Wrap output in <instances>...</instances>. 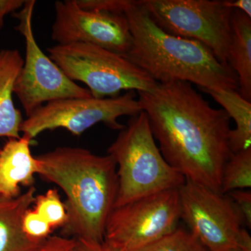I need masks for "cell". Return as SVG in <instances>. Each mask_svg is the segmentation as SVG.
Returning a JSON list of instances; mask_svg holds the SVG:
<instances>
[{
  "instance_id": "obj_9",
  "label": "cell",
  "mask_w": 251,
  "mask_h": 251,
  "mask_svg": "<svg viewBox=\"0 0 251 251\" xmlns=\"http://www.w3.org/2000/svg\"><path fill=\"white\" fill-rule=\"evenodd\" d=\"M36 1L25 0L13 14L18 21L16 29L25 41V57L16 81L14 94L27 117L44 103L68 98L92 97L87 88L71 80L38 45L32 28Z\"/></svg>"
},
{
  "instance_id": "obj_13",
  "label": "cell",
  "mask_w": 251,
  "mask_h": 251,
  "mask_svg": "<svg viewBox=\"0 0 251 251\" xmlns=\"http://www.w3.org/2000/svg\"><path fill=\"white\" fill-rule=\"evenodd\" d=\"M16 49L0 50V138L18 139L23 122L21 111L14 105V86L23 65Z\"/></svg>"
},
{
  "instance_id": "obj_12",
  "label": "cell",
  "mask_w": 251,
  "mask_h": 251,
  "mask_svg": "<svg viewBox=\"0 0 251 251\" xmlns=\"http://www.w3.org/2000/svg\"><path fill=\"white\" fill-rule=\"evenodd\" d=\"M33 140L23 135L9 139L0 149V197L21 196V186H34L38 163L31 151Z\"/></svg>"
},
{
  "instance_id": "obj_7",
  "label": "cell",
  "mask_w": 251,
  "mask_h": 251,
  "mask_svg": "<svg viewBox=\"0 0 251 251\" xmlns=\"http://www.w3.org/2000/svg\"><path fill=\"white\" fill-rule=\"evenodd\" d=\"M158 27L172 35L198 41L228 64L233 9L226 0H140Z\"/></svg>"
},
{
  "instance_id": "obj_3",
  "label": "cell",
  "mask_w": 251,
  "mask_h": 251,
  "mask_svg": "<svg viewBox=\"0 0 251 251\" xmlns=\"http://www.w3.org/2000/svg\"><path fill=\"white\" fill-rule=\"evenodd\" d=\"M132 46L125 56L158 83L181 82L200 89H239L235 73L201 43L172 35L158 27L140 1L125 10Z\"/></svg>"
},
{
  "instance_id": "obj_2",
  "label": "cell",
  "mask_w": 251,
  "mask_h": 251,
  "mask_svg": "<svg viewBox=\"0 0 251 251\" xmlns=\"http://www.w3.org/2000/svg\"><path fill=\"white\" fill-rule=\"evenodd\" d=\"M38 173L65 193L64 237L103 242L118 193L117 166L110 155L61 147L36 156Z\"/></svg>"
},
{
  "instance_id": "obj_16",
  "label": "cell",
  "mask_w": 251,
  "mask_h": 251,
  "mask_svg": "<svg viewBox=\"0 0 251 251\" xmlns=\"http://www.w3.org/2000/svg\"><path fill=\"white\" fill-rule=\"evenodd\" d=\"M221 105L223 110L235 122L229 134L231 152L251 148V102L243 98L237 90L201 89Z\"/></svg>"
},
{
  "instance_id": "obj_1",
  "label": "cell",
  "mask_w": 251,
  "mask_h": 251,
  "mask_svg": "<svg viewBox=\"0 0 251 251\" xmlns=\"http://www.w3.org/2000/svg\"><path fill=\"white\" fill-rule=\"evenodd\" d=\"M159 150L186 179L221 192L223 169L230 156V118L214 108L189 82L158 84L137 92Z\"/></svg>"
},
{
  "instance_id": "obj_5",
  "label": "cell",
  "mask_w": 251,
  "mask_h": 251,
  "mask_svg": "<svg viewBox=\"0 0 251 251\" xmlns=\"http://www.w3.org/2000/svg\"><path fill=\"white\" fill-rule=\"evenodd\" d=\"M47 51L66 75L85 84L94 98L117 97L123 91L151 92L159 84L125 56L99 46L81 43Z\"/></svg>"
},
{
  "instance_id": "obj_14",
  "label": "cell",
  "mask_w": 251,
  "mask_h": 251,
  "mask_svg": "<svg viewBox=\"0 0 251 251\" xmlns=\"http://www.w3.org/2000/svg\"><path fill=\"white\" fill-rule=\"evenodd\" d=\"M35 193L31 186L17 198L0 197V251H36L44 242L29 239L22 228L23 216L34 204Z\"/></svg>"
},
{
  "instance_id": "obj_17",
  "label": "cell",
  "mask_w": 251,
  "mask_h": 251,
  "mask_svg": "<svg viewBox=\"0 0 251 251\" xmlns=\"http://www.w3.org/2000/svg\"><path fill=\"white\" fill-rule=\"evenodd\" d=\"M251 187V148L232 153L223 169L221 192Z\"/></svg>"
},
{
  "instance_id": "obj_15",
  "label": "cell",
  "mask_w": 251,
  "mask_h": 251,
  "mask_svg": "<svg viewBox=\"0 0 251 251\" xmlns=\"http://www.w3.org/2000/svg\"><path fill=\"white\" fill-rule=\"evenodd\" d=\"M227 62L239 82L238 92L251 100V18L233 10Z\"/></svg>"
},
{
  "instance_id": "obj_20",
  "label": "cell",
  "mask_w": 251,
  "mask_h": 251,
  "mask_svg": "<svg viewBox=\"0 0 251 251\" xmlns=\"http://www.w3.org/2000/svg\"><path fill=\"white\" fill-rule=\"evenodd\" d=\"M22 228L27 237L36 242H44L52 228L39 214L29 209L23 216Z\"/></svg>"
},
{
  "instance_id": "obj_27",
  "label": "cell",
  "mask_w": 251,
  "mask_h": 251,
  "mask_svg": "<svg viewBox=\"0 0 251 251\" xmlns=\"http://www.w3.org/2000/svg\"><path fill=\"white\" fill-rule=\"evenodd\" d=\"M234 251H248L243 250V249H237V250H235Z\"/></svg>"
},
{
  "instance_id": "obj_22",
  "label": "cell",
  "mask_w": 251,
  "mask_h": 251,
  "mask_svg": "<svg viewBox=\"0 0 251 251\" xmlns=\"http://www.w3.org/2000/svg\"><path fill=\"white\" fill-rule=\"evenodd\" d=\"M232 200L240 215L243 225L248 228L251 227V192L245 190H235L227 193Z\"/></svg>"
},
{
  "instance_id": "obj_19",
  "label": "cell",
  "mask_w": 251,
  "mask_h": 251,
  "mask_svg": "<svg viewBox=\"0 0 251 251\" xmlns=\"http://www.w3.org/2000/svg\"><path fill=\"white\" fill-rule=\"evenodd\" d=\"M139 251H208L191 232L176 227Z\"/></svg>"
},
{
  "instance_id": "obj_21",
  "label": "cell",
  "mask_w": 251,
  "mask_h": 251,
  "mask_svg": "<svg viewBox=\"0 0 251 251\" xmlns=\"http://www.w3.org/2000/svg\"><path fill=\"white\" fill-rule=\"evenodd\" d=\"M131 0H76L82 9L125 14Z\"/></svg>"
},
{
  "instance_id": "obj_4",
  "label": "cell",
  "mask_w": 251,
  "mask_h": 251,
  "mask_svg": "<svg viewBox=\"0 0 251 251\" xmlns=\"http://www.w3.org/2000/svg\"><path fill=\"white\" fill-rule=\"evenodd\" d=\"M117 166L118 193L115 207L170 189L185 178L165 160L145 112L130 117L108 149ZM114 207V208H115Z\"/></svg>"
},
{
  "instance_id": "obj_8",
  "label": "cell",
  "mask_w": 251,
  "mask_h": 251,
  "mask_svg": "<svg viewBox=\"0 0 251 251\" xmlns=\"http://www.w3.org/2000/svg\"><path fill=\"white\" fill-rule=\"evenodd\" d=\"M137 95L135 91H128L109 98L90 97L49 102L23 120L21 132L34 140L43 132L57 128H64L79 136L99 123L122 130L126 126L118 122L120 117L135 116L143 111Z\"/></svg>"
},
{
  "instance_id": "obj_10",
  "label": "cell",
  "mask_w": 251,
  "mask_h": 251,
  "mask_svg": "<svg viewBox=\"0 0 251 251\" xmlns=\"http://www.w3.org/2000/svg\"><path fill=\"white\" fill-rule=\"evenodd\" d=\"M180 219L179 188L155 193L114 208L103 242L115 251H139L174 231Z\"/></svg>"
},
{
  "instance_id": "obj_18",
  "label": "cell",
  "mask_w": 251,
  "mask_h": 251,
  "mask_svg": "<svg viewBox=\"0 0 251 251\" xmlns=\"http://www.w3.org/2000/svg\"><path fill=\"white\" fill-rule=\"evenodd\" d=\"M34 210L51 226L52 229L64 227L67 223L65 206L61 201L58 191L49 189L44 195L36 196Z\"/></svg>"
},
{
  "instance_id": "obj_6",
  "label": "cell",
  "mask_w": 251,
  "mask_h": 251,
  "mask_svg": "<svg viewBox=\"0 0 251 251\" xmlns=\"http://www.w3.org/2000/svg\"><path fill=\"white\" fill-rule=\"evenodd\" d=\"M181 219L208 251H251V238L227 194L185 180L179 188Z\"/></svg>"
},
{
  "instance_id": "obj_23",
  "label": "cell",
  "mask_w": 251,
  "mask_h": 251,
  "mask_svg": "<svg viewBox=\"0 0 251 251\" xmlns=\"http://www.w3.org/2000/svg\"><path fill=\"white\" fill-rule=\"evenodd\" d=\"M76 239L59 236H50L36 251H74Z\"/></svg>"
},
{
  "instance_id": "obj_26",
  "label": "cell",
  "mask_w": 251,
  "mask_h": 251,
  "mask_svg": "<svg viewBox=\"0 0 251 251\" xmlns=\"http://www.w3.org/2000/svg\"><path fill=\"white\" fill-rule=\"evenodd\" d=\"M226 4L231 9L241 11L251 18V0H226Z\"/></svg>"
},
{
  "instance_id": "obj_25",
  "label": "cell",
  "mask_w": 251,
  "mask_h": 251,
  "mask_svg": "<svg viewBox=\"0 0 251 251\" xmlns=\"http://www.w3.org/2000/svg\"><path fill=\"white\" fill-rule=\"evenodd\" d=\"M74 251H115L105 242H97L87 239H76Z\"/></svg>"
},
{
  "instance_id": "obj_11",
  "label": "cell",
  "mask_w": 251,
  "mask_h": 251,
  "mask_svg": "<svg viewBox=\"0 0 251 251\" xmlns=\"http://www.w3.org/2000/svg\"><path fill=\"white\" fill-rule=\"evenodd\" d=\"M54 6L51 38L57 45L92 44L125 57L129 52L132 36L125 14L83 9L76 0L56 1Z\"/></svg>"
},
{
  "instance_id": "obj_24",
  "label": "cell",
  "mask_w": 251,
  "mask_h": 251,
  "mask_svg": "<svg viewBox=\"0 0 251 251\" xmlns=\"http://www.w3.org/2000/svg\"><path fill=\"white\" fill-rule=\"evenodd\" d=\"M25 0H0V29L3 27L4 18L23 7Z\"/></svg>"
}]
</instances>
